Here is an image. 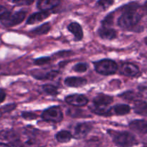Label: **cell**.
<instances>
[{"instance_id":"24","label":"cell","mask_w":147,"mask_h":147,"mask_svg":"<svg viewBox=\"0 0 147 147\" xmlns=\"http://www.w3.org/2000/svg\"><path fill=\"white\" fill-rule=\"evenodd\" d=\"M42 89L46 93L50 96H55L58 94V90L56 86L51 84H46L42 86Z\"/></svg>"},{"instance_id":"16","label":"cell","mask_w":147,"mask_h":147,"mask_svg":"<svg viewBox=\"0 0 147 147\" xmlns=\"http://www.w3.org/2000/svg\"><path fill=\"white\" fill-rule=\"evenodd\" d=\"M113 97L108 95H105L101 93L98 94L94 98L93 100V104L96 106H109L113 102Z\"/></svg>"},{"instance_id":"11","label":"cell","mask_w":147,"mask_h":147,"mask_svg":"<svg viewBox=\"0 0 147 147\" xmlns=\"http://www.w3.org/2000/svg\"><path fill=\"white\" fill-rule=\"evenodd\" d=\"M50 15V13L48 11H42L40 12H36L30 15L27 20V24H34L37 22L43 21L46 20L49 16Z\"/></svg>"},{"instance_id":"31","label":"cell","mask_w":147,"mask_h":147,"mask_svg":"<svg viewBox=\"0 0 147 147\" xmlns=\"http://www.w3.org/2000/svg\"><path fill=\"white\" fill-rule=\"evenodd\" d=\"M16 108V105L15 104H9V105H7L5 106H3L0 109V112L1 113H6V112H9L11 111L12 110H14V109Z\"/></svg>"},{"instance_id":"2","label":"cell","mask_w":147,"mask_h":147,"mask_svg":"<svg viewBox=\"0 0 147 147\" xmlns=\"http://www.w3.org/2000/svg\"><path fill=\"white\" fill-rule=\"evenodd\" d=\"M108 133L111 136L113 142L119 147H131L138 144L135 136L129 132L109 130Z\"/></svg>"},{"instance_id":"18","label":"cell","mask_w":147,"mask_h":147,"mask_svg":"<svg viewBox=\"0 0 147 147\" xmlns=\"http://www.w3.org/2000/svg\"><path fill=\"white\" fill-rule=\"evenodd\" d=\"M131 111L130 106L126 104H118L111 108L112 114L115 113L119 116H123L126 115Z\"/></svg>"},{"instance_id":"34","label":"cell","mask_w":147,"mask_h":147,"mask_svg":"<svg viewBox=\"0 0 147 147\" xmlns=\"http://www.w3.org/2000/svg\"><path fill=\"white\" fill-rule=\"evenodd\" d=\"M8 1H9V2L13 3V4H17V5H18L19 2H20V0H8Z\"/></svg>"},{"instance_id":"26","label":"cell","mask_w":147,"mask_h":147,"mask_svg":"<svg viewBox=\"0 0 147 147\" xmlns=\"http://www.w3.org/2000/svg\"><path fill=\"white\" fill-rule=\"evenodd\" d=\"M88 65L86 63H78L73 67V70L77 73H84L88 70Z\"/></svg>"},{"instance_id":"17","label":"cell","mask_w":147,"mask_h":147,"mask_svg":"<svg viewBox=\"0 0 147 147\" xmlns=\"http://www.w3.org/2000/svg\"><path fill=\"white\" fill-rule=\"evenodd\" d=\"M99 36L104 40H111L116 37V31L111 27H101L98 30Z\"/></svg>"},{"instance_id":"13","label":"cell","mask_w":147,"mask_h":147,"mask_svg":"<svg viewBox=\"0 0 147 147\" xmlns=\"http://www.w3.org/2000/svg\"><path fill=\"white\" fill-rule=\"evenodd\" d=\"M88 81L84 78L69 77L65 80V84L68 87L78 88L82 87L87 84Z\"/></svg>"},{"instance_id":"35","label":"cell","mask_w":147,"mask_h":147,"mask_svg":"<svg viewBox=\"0 0 147 147\" xmlns=\"http://www.w3.org/2000/svg\"><path fill=\"white\" fill-rule=\"evenodd\" d=\"M0 147H9V146H8L7 144L4 143H0Z\"/></svg>"},{"instance_id":"29","label":"cell","mask_w":147,"mask_h":147,"mask_svg":"<svg viewBox=\"0 0 147 147\" xmlns=\"http://www.w3.org/2000/svg\"><path fill=\"white\" fill-rule=\"evenodd\" d=\"M50 61V58L49 57H42L40 58L36 59L34 61V63L37 65H43L47 63H48Z\"/></svg>"},{"instance_id":"28","label":"cell","mask_w":147,"mask_h":147,"mask_svg":"<svg viewBox=\"0 0 147 147\" xmlns=\"http://www.w3.org/2000/svg\"><path fill=\"white\" fill-rule=\"evenodd\" d=\"M10 14H11L10 11L6 7H4V6L0 5V21L7 18Z\"/></svg>"},{"instance_id":"27","label":"cell","mask_w":147,"mask_h":147,"mask_svg":"<svg viewBox=\"0 0 147 147\" xmlns=\"http://www.w3.org/2000/svg\"><path fill=\"white\" fill-rule=\"evenodd\" d=\"M114 0H98V5L103 9H106L113 4Z\"/></svg>"},{"instance_id":"25","label":"cell","mask_w":147,"mask_h":147,"mask_svg":"<svg viewBox=\"0 0 147 147\" xmlns=\"http://www.w3.org/2000/svg\"><path fill=\"white\" fill-rule=\"evenodd\" d=\"M102 27H111L113 24V14L112 13L105 17L104 20L102 21Z\"/></svg>"},{"instance_id":"33","label":"cell","mask_w":147,"mask_h":147,"mask_svg":"<svg viewBox=\"0 0 147 147\" xmlns=\"http://www.w3.org/2000/svg\"><path fill=\"white\" fill-rule=\"evenodd\" d=\"M6 98V93L3 90H0V103H2Z\"/></svg>"},{"instance_id":"8","label":"cell","mask_w":147,"mask_h":147,"mask_svg":"<svg viewBox=\"0 0 147 147\" xmlns=\"http://www.w3.org/2000/svg\"><path fill=\"white\" fill-rule=\"evenodd\" d=\"M119 73L127 77H135L139 73V68L137 65L131 63H123L119 67Z\"/></svg>"},{"instance_id":"4","label":"cell","mask_w":147,"mask_h":147,"mask_svg":"<svg viewBox=\"0 0 147 147\" xmlns=\"http://www.w3.org/2000/svg\"><path fill=\"white\" fill-rule=\"evenodd\" d=\"M42 118L46 121L59 123L63 119V112L59 106H53L42 112Z\"/></svg>"},{"instance_id":"22","label":"cell","mask_w":147,"mask_h":147,"mask_svg":"<svg viewBox=\"0 0 147 147\" xmlns=\"http://www.w3.org/2000/svg\"><path fill=\"white\" fill-rule=\"evenodd\" d=\"M0 138L4 139V140H7L10 142L11 143H12V142H17L18 139L16 136V134L14 133H13L11 131H3L0 132Z\"/></svg>"},{"instance_id":"5","label":"cell","mask_w":147,"mask_h":147,"mask_svg":"<svg viewBox=\"0 0 147 147\" xmlns=\"http://www.w3.org/2000/svg\"><path fill=\"white\" fill-rule=\"evenodd\" d=\"M27 12L25 11H18L14 14H10L7 18L1 20V24L6 27H11L20 24L25 19Z\"/></svg>"},{"instance_id":"1","label":"cell","mask_w":147,"mask_h":147,"mask_svg":"<svg viewBox=\"0 0 147 147\" xmlns=\"http://www.w3.org/2000/svg\"><path fill=\"white\" fill-rule=\"evenodd\" d=\"M139 7V4L135 2L122 7L123 14L118 20V25L123 29L129 30L136 27L142 18V14L137 11Z\"/></svg>"},{"instance_id":"6","label":"cell","mask_w":147,"mask_h":147,"mask_svg":"<svg viewBox=\"0 0 147 147\" xmlns=\"http://www.w3.org/2000/svg\"><path fill=\"white\" fill-rule=\"evenodd\" d=\"M92 129H93V125L89 122L78 123L75 127L73 136L78 139H83L90 133Z\"/></svg>"},{"instance_id":"7","label":"cell","mask_w":147,"mask_h":147,"mask_svg":"<svg viewBox=\"0 0 147 147\" xmlns=\"http://www.w3.org/2000/svg\"><path fill=\"white\" fill-rule=\"evenodd\" d=\"M65 100L69 105L76 107H83L86 106L88 103V99L81 94H73L67 96Z\"/></svg>"},{"instance_id":"20","label":"cell","mask_w":147,"mask_h":147,"mask_svg":"<svg viewBox=\"0 0 147 147\" xmlns=\"http://www.w3.org/2000/svg\"><path fill=\"white\" fill-rule=\"evenodd\" d=\"M55 138L58 142H60V143H67V142H70L71 140L72 134L70 132L67 131L63 130L59 131L56 134Z\"/></svg>"},{"instance_id":"23","label":"cell","mask_w":147,"mask_h":147,"mask_svg":"<svg viewBox=\"0 0 147 147\" xmlns=\"http://www.w3.org/2000/svg\"><path fill=\"white\" fill-rule=\"evenodd\" d=\"M120 97L126 100H129V101H132V100L136 101L139 99V96L137 93L134 91H130V90L122 93L121 95H120Z\"/></svg>"},{"instance_id":"14","label":"cell","mask_w":147,"mask_h":147,"mask_svg":"<svg viewBox=\"0 0 147 147\" xmlns=\"http://www.w3.org/2000/svg\"><path fill=\"white\" fill-rule=\"evenodd\" d=\"M67 30L74 35L76 41H80L83 37V32L81 26L77 22H72L67 26Z\"/></svg>"},{"instance_id":"19","label":"cell","mask_w":147,"mask_h":147,"mask_svg":"<svg viewBox=\"0 0 147 147\" xmlns=\"http://www.w3.org/2000/svg\"><path fill=\"white\" fill-rule=\"evenodd\" d=\"M147 106L146 102L144 100H136L134 107V111L137 114L142 115V116H146L147 113Z\"/></svg>"},{"instance_id":"21","label":"cell","mask_w":147,"mask_h":147,"mask_svg":"<svg viewBox=\"0 0 147 147\" xmlns=\"http://www.w3.org/2000/svg\"><path fill=\"white\" fill-rule=\"evenodd\" d=\"M50 30V23L46 22L39 27H36L34 30H32V33L34 34H38V35H42V34H47Z\"/></svg>"},{"instance_id":"15","label":"cell","mask_w":147,"mask_h":147,"mask_svg":"<svg viewBox=\"0 0 147 147\" xmlns=\"http://www.w3.org/2000/svg\"><path fill=\"white\" fill-rule=\"evenodd\" d=\"M89 109L93 113L100 115V116H109L112 115L111 108L109 107V106H96V105L93 104L89 107Z\"/></svg>"},{"instance_id":"12","label":"cell","mask_w":147,"mask_h":147,"mask_svg":"<svg viewBox=\"0 0 147 147\" xmlns=\"http://www.w3.org/2000/svg\"><path fill=\"white\" fill-rule=\"evenodd\" d=\"M129 127L134 131L140 134H146L147 123L145 120H134L129 123Z\"/></svg>"},{"instance_id":"32","label":"cell","mask_w":147,"mask_h":147,"mask_svg":"<svg viewBox=\"0 0 147 147\" xmlns=\"http://www.w3.org/2000/svg\"><path fill=\"white\" fill-rule=\"evenodd\" d=\"M34 1V0H20L18 5H30Z\"/></svg>"},{"instance_id":"3","label":"cell","mask_w":147,"mask_h":147,"mask_svg":"<svg viewBox=\"0 0 147 147\" xmlns=\"http://www.w3.org/2000/svg\"><path fill=\"white\" fill-rule=\"evenodd\" d=\"M95 70L98 73L104 76L113 75L118 70V65L113 60L110 59H103L99 61L94 62Z\"/></svg>"},{"instance_id":"30","label":"cell","mask_w":147,"mask_h":147,"mask_svg":"<svg viewBox=\"0 0 147 147\" xmlns=\"http://www.w3.org/2000/svg\"><path fill=\"white\" fill-rule=\"evenodd\" d=\"M22 116L26 120H34L37 117L35 113H31V112H23Z\"/></svg>"},{"instance_id":"10","label":"cell","mask_w":147,"mask_h":147,"mask_svg":"<svg viewBox=\"0 0 147 147\" xmlns=\"http://www.w3.org/2000/svg\"><path fill=\"white\" fill-rule=\"evenodd\" d=\"M60 4V0H39L37 2V8L41 11H49Z\"/></svg>"},{"instance_id":"9","label":"cell","mask_w":147,"mask_h":147,"mask_svg":"<svg viewBox=\"0 0 147 147\" xmlns=\"http://www.w3.org/2000/svg\"><path fill=\"white\" fill-rule=\"evenodd\" d=\"M59 74L58 71L56 70H50V71H40V70H34L32 72V75L37 80H53Z\"/></svg>"}]
</instances>
